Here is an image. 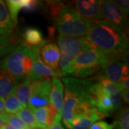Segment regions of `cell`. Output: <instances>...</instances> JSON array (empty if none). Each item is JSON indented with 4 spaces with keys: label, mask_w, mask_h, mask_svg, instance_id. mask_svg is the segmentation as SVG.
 Returning <instances> with one entry per match:
<instances>
[{
    "label": "cell",
    "mask_w": 129,
    "mask_h": 129,
    "mask_svg": "<svg viewBox=\"0 0 129 129\" xmlns=\"http://www.w3.org/2000/svg\"><path fill=\"white\" fill-rule=\"evenodd\" d=\"M115 128V124H109L106 121H96L91 125L89 129H113Z\"/></svg>",
    "instance_id": "28"
},
{
    "label": "cell",
    "mask_w": 129,
    "mask_h": 129,
    "mask_svg": "<svg viewBox=\"0 0 129 129\" xmlns=\"http://www.w3.org/2000/svg\"><path fill=\"white\" fill-rule=\"evenodd\" d=\"M128 66L120 60V56H111L106 64L101 68L99 76L119 84L123 79L128 77Z\"/></svg>",
    "instance_id": "8"
},
{
    "label": "cell",
    "mask_w": 129,
    "mask_h": 129,
    "mask_svg": "<svg viewBox=\"0 0 129 129\" xmlns=\"http://www.w3.org/2000/svg\"><path fill=\"white\" fill-rule=\"evenodd\" d=\"M17 84L14 76L5 69L0 62V98L8 96L16 89Z\"/></svg>",
    "instance_id": "17"
},
{
    "label": "cell",
    "mask_w": 129,
    "mask_h": 129,
    "mask_svg": "<svg viewBox=\"0 0 129 129\" xmlns=\"http://www.w3.org/2000/svg\"><path fill=\"white\" fill-rule=\"evenodd\" d=\"M102 1L78 0L74 2L75 10L81 17L90 22L101 21L103 17L101 12Z\"/></svg>",
    "instance_id": "11"
},
{
    "label": "cell",
    "mask_w": 129,
    "mask_h": 129,
    "mask_svg": "<svg viewBox=\"0 0 129 129\" xmlns=\"http://www.w3.org/2000/svg\"><path fill=\"white\" fill-rule=\"evenodd\" d=\"M49 104L61 115L63 106V85L58 77L52 78L51 81Z\"/></svg>",
    "instance_id": "14"
},
{
    "label": "cell",
    "mask_w": 129,
    "mask_h": 129,
    "mask_svg": "<svg viewBox=\"0 0 129 129\" xmlns=\"http://www.w3.org/2000/svg\"><path fill=\"white\" fill-rule=\"evenodd\" d=\"M57 45L60 52V73L62 76L68 64L83 51L91 47L86 37H57Z\"/></svg>",
    "instance_id": "6"
},
{
    "label": "cell",
    "mask_w": 129,
    "mask_h": 129,
    "mask_svg": "<svg viewBox=\"0 0 129 129\" xmlns=\"http://www.w3.org/2000/svg\"><path fill=\"white\" fill-rule=\"evenodd\" d=\"M5 101L4 98H0V113H2L5 110Z\"/></svg>",
    "instance_id": "33"
},
{
    "label": "cell",
    "mask_w": 129,
    "mask_h": 129,
    "mask_svg": "<svg viewBox=\"0 0 129 129\" xmlns=\"http://www.w3.org/2000/svg\"><path fill=\"white\" fill-rule=\"evenodd\" d=\"M60 36L83 37L87 35L90 21L83 18L71 5H65L55 19Z\"/></svg>",
    "instance_id": "5"
},
{
    "label": "cell",
    "mask_w": 129,
    "mask_h": 129,
    "mask_svg": "<svg viewBox=\"0 0 129 129\" xmlns=\"http://www.w3.org/2000/svg\"><path fill=\"white\" fill-rule=\"evenodd\" d=\"M34 60L32 47L24 44L17 46L9 55L0 60L2 66L12 74L19 83L29 73Z\"/></svg>",
    "instance_id": "4"
},
{
    "label": "cell",
    "mask_w": 129,
    "mask_h": 129,
    "mask_svg": "<svg viewBox=\"0 0 129 129\" xmlns=\"http://www.w3.org/2000/svg\"><path fill=\"white\" fill-rule=\"evenodd\" d=\"M32 50L34 54V60L31 70L27 77L31 82L46 80L51 77L59 78L60 76H62L60 73H57L52 70L43 62L40 56L39 47H32Z\"/></svg>",
    "instance_id": "10"
},
{
    "label": "cell",
    "mask_w": 129,
    "mask_h": 129,
    "mask_svg": "<svg viewBox=\"0 0 129 129\" xmlns=\"http://www.w3.org/2000/svg\"><path fill=\"white\" fill-rule=\"evenodd\" d=\"M119 85H120V88H121V90H128L129 88V78L128 77H127V78H125V79H123L120 83H119Z\"/></svg>",
    "instance_id": "31"
},
{
    "label": "cell",
    "mask_w": 129,
    "mask_h": 129,
    "mask_svg": "<svg viewBox=\"0 0 129 129\" xmlns=\"http://www.w3.org/2000/svg\"><path fill=\"white\" fill-rule=\"evenodd\" d=\"M120 97H122L123 100L126 104H128L129 103V92L128 90H124L120 92Z\"/></svg>",
    "instance_id": "32"
},
{
    "label": "cell",
    "mask_w": 129,
    "mask_h": 129,
    "mask_svg": "<svg viewBox=\"0 0 129 129\" xmlns=\"http://www.w3.org/2000/svg\"><path fill=\"white\" fill-rule=\"evenodd\" d=\"M17 116L24 124L27 126H29V128H34V127H38V126L41 127L38 124L37 120H35L33 113L29 109H27V108L22 109L21 111L17 113Z\"/></svg>",
    "instance_id": "23"
},
{
    "label": "cell",
    "mask_w": 129,
    "mask_h": 129,
    "mask_svg": "<svg viewBox=\"0 0 129 129\" xmlns=\"http://www.w3.org/2000/svg\"><path fill=\"white\" fill-rule=\"evenodd\" d=\"M26 129H45V128H42V127L38 126V127H34V128H27Z\"/></svg>",
    "instance_id": "36"
},
{
    "label": "cell",
    "mask_w": 129,
    "mask_h": 129,
    "mask_svg": "<svg viewBox=\"0 0 129 129\" xmlns=\"http://www.w3.org/2000/svg\"><path fill=\"white\" fill-rule=\"evenodd\" d=\"M62 81L64 84V98L61 118L68 128L79 107L84 103L94 101L89 92L92 82L68 77L62 78Z\"/></svg>",
    "instance_id": "2"
},
{
    "label": "cell",
    "mask_w": 129,
    "mask_h": 129,
    "mask_svg": "<svg viewBox=\"0 0 129 129\" xmlns=\"http://www.w3.org/2000/svg\"><path fill=\"white\" fill-rule=\"evenodd\" d=\"M31 92L32 82L27 78L24 79L21 83L17 84L15 90V95L23 108H26L27 107L28 101L31 95Z\"/></svg>",
    "instance_id": "20"
},
{
    "label": "cell",
    "mask_w": 129,
    "mask_h": 129,
    "mask_svg": "<svg viewBox=\"0 0 129 129\" xmlns=\"http://www.w3.org/2000/svg\"><path fill=\"white\" fill-rule=\"evenodd\" d=\"M98 83L105 89V90L108 94L109 96L120 93V92L122 91L119 84L113 83L111 80L105 78L102 76H98Z\"/></svg>",
    "instance_id": "24"
},
{
    "label": "cell",
    "mask_w": 129,
    "mask_h": 129,
    "mask_svg": "<svg viewBox=\"0 0 129 129\" xmlns=\"http://www.w3.org/2000/svg\"><path fill=\"white\" fill-rule=\"evenodd\" d=\"M15 90L16 89L6 98V100L5 101V109L7 113H17V112L23 109V107L15 95Z\"/></svg>",
    "instance_id": "22"
},
{
    "label": "cell",
    "mask_w": 129,
    "mask_h": 129,
    "mask_svg": "<svg viewBox=\"0 0 129 129\" xmlns=\"http://www.w3.org/2000/svg\"><path fill=\"white\" fill-rule=\"evenodd\" d=\"M0 129H16V128H13V127H12L11 125H9L8 124H5V125H3L0 128Z\"/></svg>",
    "instance_id": "34"
},
{
    "label": "cell",
    "mask_w": 129,
    "mask_h": 129,
    "mask_svg": "<svg viewBox=\"0 0 129 129\" xmlns=\"http://www.w3.org/2000/svg\"><path fill=\"white\" fill-rule=\"evenodd\" d=\"M22 37L24 43L29 47H40L45 41L43 40L42 32L37 28L30 27L26 28L23 32Z\"/></svg>",
    "instance_id": "19"
},
{
    "label": "cell",
    "mask_w": 129,
    "mask_h": 129,
    "mask_svg": "<svg viewBox=\"0 0 129 129\" xmlns=\"http://www.w3.org/2000/svg\"><path fill=\"white\" fill-rule=\"evenodd\" d=\"M50 88L51 80L50 79L32 82V92L27 103L30 111H33L49 105Z\"/></svg>",
    "instance_id": "9"
},
{
    "label": "cell",
    "mask_w": 129,
    "mask_h": 129,
    "mask_svg": "<svg viewBox=\"0 0 129 129\" xmlns=\"http://www.w3.org/2000/svg\"><path fill=\"white\" fill-rule=\"evenodd\" d=\"M116 5L118 6L120 10L123 12L125 16H128L129 13V2L128 0H118L115 2Z\"/></svg>",
    "instance_id": "29"
},
{
    "label": "cell",
    "mask_w": 129,
    "mask_h": 129,
    "mask_svg": "<svg viewBox=\"0 0 129 129\" xmlns=\"http://www.w3.org/2000/svg\"><path fill=\"white\" fill-rule=\"evenodd\" d=\"M21 40L14 34L8 36H0V59L5 57L17 46Z\"/></svg>",
    "instance_id": "21"
},
{
    "label": "cell",
    "mask_w": 129,
    "mask_h": 129,
    "mask_svg": "<svg viewBox=\"0 0 129 129\" xmlns=\"http://www.w3.org/2000/svg\"><path fill=\"white\" fill-rule=\"evenodd\" d=\"M61 119H62L61 115L57 113L56 115L53 123L47 128V129H64L61 124Z\"/></svg>",
    "instance_id": "30"
},
{
    "label": "cell",
    "mask_w": 129,
    "mask_h": 129,
    "mask_svg": "<svg viewBox=\"0 0 129 129\" xmlns=\"http://www.w3.org/2000/svg\"><path fill=\"white\" fill-rule=\"evenodd\" d=\"M101 12L103 20L123 32H126V30H128V17L120 10L115 1H102Z\"/></svg>",
    "instance_id": "7"
},
{
    "label": "cell",
    "mask_w": 129,
    "mask_h": 129,
    "mask_svg": "<svg viewBox=\"0 0 129 129\" xmlns=\"http://www.w3.org/2000/svg\"><path fill=\"white\" fill-rule=\"evenodd\" d=\"M105 116L98 110L90 113L75 115L68 127L69 129H89L92 123Z\"/></svg>",
    "instance_id": "15"
},
{
    "label": "cell",
    "mask_w": 129,
    "mask_h": 129,
    "mask_svg": "<svg viewBox=\"0 0 129 129\" xmlns=\"http://www.w3.org/2000/svg\"><path fill=\"white\" fill-rule=\"evenodd\" d=\"M14 25L11 20L8 9L4 1L0 0V36L13 34Z\"/></svg>",
    "instance_id": "18"
},
{
    "label": "cell",
    "mask_w": 129,
    "mask_h": 129,
    "mask_svg": "<svg viewBox=\"0 0 129 129\" xmlns=\"http://www.w3.org/2000/svg\"><path fill=\"white\" fill-rule=\"evenodd\" d=\"M39 50L40 58L43 62L52 70L60 73L59 70L60 52L55 43L45 41L39 47Z\"/></svg>",
    "instance_id": "12"
},
{
    "label": "cell",
    "mask_w": 129,
    "mask_h": 129,
    "mask_svg": "<svg viewBox=\"0 0 129 129\" xmlns=\"http://www.w3.org/2000/svg\"><path fill=\"white\" fill-rule=\"evenodd\" d=\"M3 122L7 123L12 127L16 129H26L27 126L18 117L14 114H10L7 113H1Z\"/></svg>",
    "instance_id": "26"
},
{
    "label": "cell",
    "mask_w": 129,
    "mask_h": 129,
    "mask_svg": "<svg viewBox=\"0 0 129 129\" xmlns=\"http://www.w3.org/2000/svg\"><path fill=\"white\" fill-rule=\"evenodd\" d=\"M32 112L38 124L45 129H47L51 125L57 114V112L50 104L45 107L35 109Z\"/></svg>",
    "instance_id": "16"
},
{
    "label": "cell",
    "mask_w": 129,
    "mask_h": 129,
    "mask_svg": "<svg viewBox=\"0 0 129 129\" xmlns=\"http://www.w3.org/2000/svg\"><path fill=\"white\" fill-rule=\"evenodd\" d=\"M47 6L52 18L56 19L58 17L61 10L65 6V4L59 1H50L47 2Z\"/></svg>",
    "instance_id": "27"
},
{
    "label": "cell",
    "mask_w": 129,
    "mask_h": 129,
    "mask_svg": "<svg viewBox=\"0 0 129 129\" xmlns=\"http://www.w3.org/2000/svg\"><path fill=\"white\" fill-rule=\"evenodd\" d=\"M111 56L113 55L91 47L81 52L71 61L62 76L71 75L77 78H86L100 70Z\"/></svg>",
    "instance_id": "3"
},
{
    "label": "cell",
    "mask_w": 129,
    "mask_h": 129,
    "mask_svg": "<svg viewBox=\"0 0 129 129\" xmlns=\"http://www.w3.org/2000/svg\"><path fill=\"white\" fill-rule=\"evenodd\" d=\"M114 124L115 129H129V111L128 107L120 108Z\"/></svg>",
    "instance_id": "25"
},
{
    "label": "cell",
    "mask_w": 129,
    "mask_h": 129,
    "mask_svg": "<svg viewBox=\"0 0 129 129\" xmlns=\"http://www.w3.org/2000/svg\"><path fill=\"white\" fill-rule=\"evenodd\" d=\"M85 37L91 46L110 55L120 56L128 50L126 33L104 20L90 22Z\"/></svg>",
    "instance_id": "1"
},
{
    "label": "cell",
    "mask_w": 129,
    "mask_h": 129,
    "mask_svg": "<svg viewBox=\"0 0 129 129\" xmlns=\"http://www.w3.org/2000/svg\"><path fill=\"white\" fill-rule=\"evenodd\" d=\"M3 123H4V122H3V120H2V115H1V113H0V128L3 125Z\"/></svg>",
    "instance_id": "35"
},
{
    "label": "cell",
    "mask_w": 129,
    "mask_h": 129,
    "mask_svg": "<svg viewBox=\"0 0 129 129\" xmlns=\"http://www.w3.org/2000/svg\"><path fill=\"white\" fill-rule=\"evenodd\" d=\"M6 2L14 27L17 24V17L20 10L32 12L40 9L41 5V2L36 0H8Z\"/></svg>",
    "instance_id": "13"
}]
</instances>
